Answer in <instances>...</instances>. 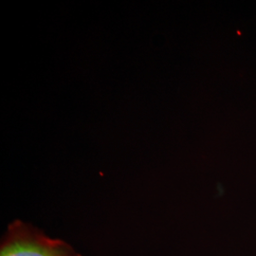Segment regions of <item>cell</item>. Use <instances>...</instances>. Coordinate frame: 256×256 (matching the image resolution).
<instances>
[{"label": "cell", "mask_w": 256, "mask_h": 256, "mask_svg": "<svg viewBox=\"0 0 256 256\" xmlns=\"http://www.w3.org/2000/svg\"><path fill=\"white\" fill-rule=\"evenodd\" d=\"M0 256H81L61 239L48 238L30 224L16 220L4 234Z\"/></svg>", "instance_id": "obj_1"}]
</instances>
